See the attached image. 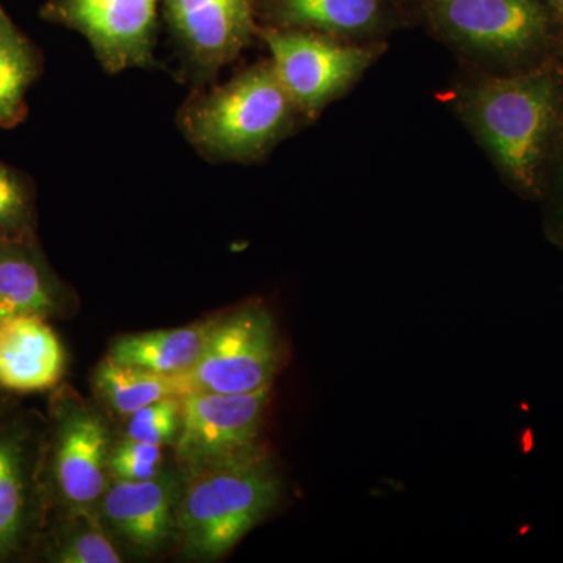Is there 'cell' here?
I'll return each instance as SVG.
<instances>
[{"label": "cell", "instance_id": "obj_1", "mask_svg": "<svg viewBox=\"0 0 563 563\" xmlns=\"http://www.w3.org/2000/svg\"><path fill=\"white\" fill-rule=\"evenodd\" d=\"M440 99L484 151L499 179L540 202L563 152V70L559 62L514 74L462 68Z\"/></svg>", "mask_w": 563, "mask_h": 563}, {"label": "cell", "instance_id": "obj_2", "mask_svg": "<svg viewBox=\"0 0 563 563\" xmlns=\"http://www.w3.org/2000/svg\"><path fill=\"white\" fill-rule=\"evenodd\" d=\"M185 140L213 163L262 162L307 125L269 58L224 84L195 88L177 113Z\"/></svg>", "mask_w": 563, "mask_h": 563}, {"label": "cell", "instance_id": "obj_3", "mask_svg": "<svg viewBox=\"0 0 563 563\" xmlns=\"http://www.w3.org/2000/svg\"><path fill=\"white\" fill-rule=\"evenodd\" d=\"M417 21L462 68L514 74L555 62L563 21L543 0H415Z\"/></svg>", "mask_w": 563, "mask_h": 563}, {"label": "cell", "instance_id": "obj_4", "mask_svg": "<svg viewBox=\"0 0 563 563\" xmlns=\"http://www.w3.org/2000/svg\"><path fill=\"white\" fill-rule=\"evenodd\" d=\"M279 498V474L261 450L190 472L177 506L184 553L201 562L224 558Z\"/></svg>", "mask_w": 563, "mask_h": 563}, {"label": "cell", "instance_id": "obj_5", "mask_svg": "<svg viewBox=\"0 0 563 563\" xmlns=\"http://www.w3.org/2000/svg\"><path fill=\"white\" fill-rule=\"evenodd\" d=\"M258 40L307 124L350 95L388 49L387 41H351L282 29L258 27Z\"/></svg>", "mask_w": 563, "mask_h": 563}, {"label": "cell", "instance_id": "obj_6", "mask_svg": "<svg viewBox=\"0 0 563 563\" xmlns=\"http://www.w3.org/2000/svg\"><path fill=\"white\" fill-rule=\"evenodd\" d=\"M110 429L106 418L74 393H55L41 448V484L47 510L101 501L109 487Z\"/></svg>", "mask_w": 563, "mask_h": 563}, {"label": "cell", "instance_id": "obj_7", "mask_svg": "<svg viewBox=\"0 0 563 563\" xmlns=\"http://www.w3.org/2000/svg\"><path fill=\"white\" fill-rule=\"evenodd\" d=\"M279 363V339L272 312L250 302L214 320L201 357L179 376L188 393L242 395L272 387Z\"/></svg>", "mask_w": 563, "mask_h": 563}, {"label": "cell", "instance_id": "obj_8", "mask_svg": "<svg viewBox=\"0 0 563 563\" xmlns=\"http://www.w3.org/2000/svg\"><path fill=\"white\" fill-rule=\"evenodd\" d=\"M257 0H161L163 21L192 87L214 84L258 40Z\"/></svg>", "mask_w": 563, "mask_h": 563}, {"label": "cell", "instance_id": "obj_9", "mask_svg": "<svg viewBox=\"0 0 563 563\" xmlns=\"http://www.w3.org/2000/svg\"><path fill=\"white\" fill-rule=\"evenodd\" d=\"M44 428L16 410L0 417V562L31 558L47 520L41 484Z\"/></svg>", "mask_w": 563, "mask_h": 563}, {"label": "cell", "instance_id": "obj_10", "mask_svg": "<svg viewBox=\"0 0 563 563\" xmlns=\"http://www.w3.org/2000/svg\"><path fill=\"white\" fill-rule=\"evenodd\" d=\"M161 0H47L40 16L80 33L109 74L154 68Z\"/></svg>", "mask_w": 563, "mask_h": 563}, {"label": "cell", "instance_id": "obj_11", "mask_svg": "<svg viewBox=\"0 0 563 563\" xmlns=\"http://www.w3.org/2000/svg\"><path fill=\"white\" fill-rule=\"evenodd\" d=\"M269 387L242 395L192 391L181 396L177 461L188 470L203 468L257 451Z\"/></svg>", "mask_w": 563, "mask_h": 563}, {"label": "cell", "instance_id": "obj_12", "mask_svg": "<svg viewBox=\"0 0 563 563\" xmlns=\"http://www.w3.org/2000/svg\"><path fill=\"white\" fill-rule=\"evenodd\" d=\"M258 27L324 33L351 41H387L417 21L404 0H257Z\"/></svg>", "mask_w": 563, "mask_h": 563}, {"label": "cell", "instance_id": "obj_13", "mask_svg": "<svg viewBox=\"0 0 563 563\" xmlns=\"http://www.w3.org/2000/svg\"><path fill=\"white\" fill-rule=\"evenodd\" d=\"M181 488L179 477L168 472L146 481H113L101 498L102 523L136 553H158L176 533Z\"/></svg>", "mask_w": 563, "mask_h": 563}, {"label": "cell", "instance_id": "obj_14", "mask_svg": "<svg viewBox=\"0 0 563 563\" xmlns=\"http://www.w3.org/2000/svg\"><path fill=\"white\" fill-rule=\"evenodd\" d=\"M66 352L49 320L35 314L0 320V388L29 395L60 385Z\"/></svg>", "mask_w": 563, "mask_h": 563}, {"label": "cell", "instance_id": "obj_15", "mask_svg": "<svg viewBox=\"0 0 563 563\" xmlns=\"http://www.w3.org/2000/svg\"><path fill=\"white\" fill-rule=\"evenodd\" d=\"M70 299L68 285L52 268L38 240L0 243V320L20 314L63 317Z\"/></svg>", "mask_w": 563, "mask_h": 563}, {"label": "cell", "instance_id": "obj_16", "mask_svg": "<svg viewBox=\"0 0 563 563\" xmlns=\"http://www.w3.org/2000/svg\"><path fill=\"white\" fill-rule=\"evenodd\" d=\"M214 320L184 328L124 335L111 344V361L163 376L179 377L191 372L201 357Z\"/></svg>", "mask_w": 563, "mask_h": 563}, {"label": "cell", "instance_id": "obj_17", "mask_svg": "<svg viewBox=\"0 0 563 563\" xmlns=\"http://www.w3.org/2000/svg\"><path fill=\"white\" fill-rule=\"evenodd\" d=\"M31 559L52 563H121L122 555L106 533L101 517L91 507L63 510L51 526L44 525Z\"/></svg>", "mask_w": 563, "mask_h": 563}, {"label": "cell", "instance_id": "obj_18", "mask_svg": "<svg viewBox=\"0 0 563 563\" xmlns=\"http://www.w3.org/2000/svg\"><path fill=\"white\" fill-rule=\"evenodd\" d=\"M41 55L0 7V128L11 129L27 114V95L38 80Z\"/></svg>", "mask_w": 563, "mask_h": 563}, {"label": "cell", "instance_id": "obj_19", "mask_svg": "<svg viewBox=\"0 0 563 563\" xmlns=\"http://www.w3.org/2000/svg\"><path fill=\"white\" fill-rule=\"evenodd\" d=\"M92 385L102 402L120 417L128 418L136 410L161 401L188 395L179 377L146 372L131 365H122L103 358L92 376Z\"/></svg>", "mask_w": 563, "mask_h": 563}, {"label": "cell", "instance_id": "obj_20", "mask_svg": "<svg viewBox=\"0 0 563 563\" xmlns=\"http://www.w3.org/2000/svg\"><path fill=\"white\" fill-rule=\"evenodd\" d=\"M36 239V192L27 174L0 161V243Z\"/></svg>", "mask_w": 563, "mask_h": 563}, {"label": "cell", "instance_id": "obj_21", "mask_svg": "<svg viewBox=\"0 0 563 563\" xmlns=\"http://www.w3.org/2000/svg\"><path fill=\"white\" fill-rule=\"evenodd\" d=\"M180 422V398L173 396V398L161 399L129 415L125 439L166 446V444L176 443Z\"/></svg>", "mask_w": 563, "mask_h": 563}, {"label": "cell", "instance_id": "obj_22", "mask_svg": "<svg viewBox=\"0 0 563 563\" xmlns=\"http://www.w3.org/2000/svg\"><path fill=\"white\" fill-rule=\"evenodd\" d=\"M163 446L124 439L111 448L109 473L113 481H146L163 472Z\"/></svg>", "mask_w": 563, "mask_h": 563}, {"label": "cell", "instance_id": "obj_23", "mask_svg": "<svg viewBox=\"0 0 563 563\" xmlns=\"http://www.w3.org/2000/svg\"><path fill=\"white\" fill-rule=\"evenodd\" d=\"M540 203L543 206L544 232L551 243L563 250V152L548 179Z\"/></svg>", "mask_w": 563, "mask_h": 563}, {"label": "cell", "instance_id": "obj_24", "mask_svg": "<svg viewBox=\"0 0 563 563\" xmlns=\"http://www.w3.org/2000/svg\"><path fill=\"white\" fill-rule=\"evenodd\" d=\"M547 3L548 9L553 11L559 20L563 21V0H543Z\"/></svg>", "mask_w": 563, "mask_h": 563}, {"label": "cell", "instance_id": "obj_25", "mask_svg": "<svg viewBox=\"0 0 563 563\" xmlns=\"http://www.w3.org/2000/svg\"><path fill=\"white\" fill-rule=\"evenodd\" d=\"M10 410L13 409L10 407L9 393L0 388V417H2V415L9 413Z\"/></svg>", "mask_w": 563, "mask_h": 563}, {"label": "cell", "instance_id": "obj_26", "mask_svg": "<svg viewBox=\"0 0 563 563\" xmlns=\"http://www.w3.org/2000/svg\"><path fill=\"white\" fill-rule=\"evenodd\" d=\"M558 62H559V65H561V68L563 70V41H562L561 52H559Z\"/></svg>", "mask_w": 563, "mask_h": 563}, {"label": "cell", "instance_id": "obj_27", "mask_svg": "<svg viewBox=\"0 0 563 563\" xmlns=\"http://www.w3.org/2000/svg\"><path fill=\"white\" fill-rule=\"evenodd\" d=\"M404 2H415V0H404Z\"/></svg>", "mask_w": 563, "mask_h": 563}]
</instances>
